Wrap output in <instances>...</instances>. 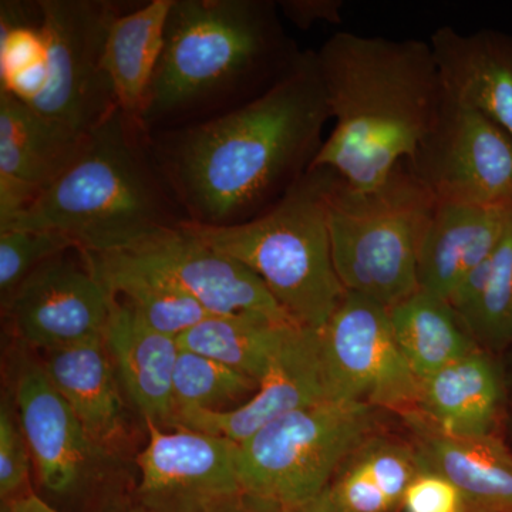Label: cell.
<instances>
[{"mask_svg":"<svg viewBox=\"0 0 512 512\" xmlns=\"http://www.w3.org/2000/svg\"><path fill=\"white\" fill-rule=\"evenodd\" d=\"M332 120L316 52L242 106L150 134L154 160L187 221L225 227L268 210L311 168Z\"/></svg>","mask_w":512,"mask_h":512,"instance_id":"1","label":"cell"},{"mask_svg":"<svg viewBox=\"0 0 512 512\" xmlns=\"http://www.w3.org/2000/svg\"><path fill=\"white\" fill-rule=\"evenodd\" d=\"M332 133L312 167H328L353 190L382 184L412 158L444 101L429 42L340 30L316 52Z\"/></svg>","mask_w":512,"mask_h":512,"instance_id":"2","label":"cell"},{"mask_svg":"<svg viewBox=\"0 0 512 512\" xmlns=\"http://www.w3.org/2000/svg\"><path fill=\"white\" fill-rule=\"evenodd\" d=\"M269 0H174L140 121L147 133L212 119L264 93L301 55Z\"/></svg>","mask_w":512,"mask_h":512,"instance_id":"3","label":"cell"},{"mask_svg":"<svg viewBox=\"0 0 512 512\" xmlns=\"http://www.w3.org/2000/svg\"><path fill=\"white\" fill-rule=\"evenodd\" d=\"M185 221L158 170L150 134L116 106L55 183L0 231L55 232L80 251L111 254Z\"/></svg>","mask_w":512,"mask_h":512,"instance_id":"4","label":"cell"},{"mask_svg":"<svg viewBox=\"0 0 512 512\" xmlns=\"http://www.w3.org/2000/svg\"><path fill=\"white\" fill-rule=\"evenodd\" d=\"M338 178L328 167H312L252 220L225 227L184 225L251 269L301 328L320 332L346 293L329 231L330 195Z\"/></svg>","mask_w":512,"mask_h":512,"instance_id":"5","label":"cell"},{"mask_svg":"<svg viewBox=\"0 0 512 512\" xmlns=\"http://www.w3.org/2000/svg\"><path fill=\"white\" fill-rule=\"evenodd\" d=\"M436 204L404 161L370 190H353L339 177L330 195L329 231L346 291L387 309L419 291L417 259Z\"/></svg>","mask_w":512,"mask_h":512,"instance_id":"6","label":"cell"},{"mask_svg":"<svg viewBox=\"0 0 512 512\" xmlns=\"http://www.w3.org/2000/svg\"><path fill=\"white\" fill-rule=\"evenodd\" d=\"M375 426L376 407L353 400L286 414L238 444L239 484L291 510L322 493Z\"/></svg>","mask_w":512,"mask_h":512,"instance_id":"7","label":"cell"},{"mask_svg":"<svg viewBox=\"0 0 512 512\" xmlns=\"http://www.w3.org/2000/svg\"><path fill=\"white\" fill-rule=\"evenodd\" d=\"M47 45V82L33 110L79 133H90L117 106L104 70L113 19L126 10L107 0H40Z\"/></svg>","mask_w":512,"mask_h":512,"instance_id":"8","label":"cell"},{"mask_svg":"<svg viewBox=\"0 0 512 512\" xmlns=\"http://www.w3.org/2000/svg\"><path fill=\"white\" fill-rule=\"evenodd\" d=\"M319 335L336 400L404 413L417 409L420 380L397 345L386 306L346 291Z\"/></svg>","mask_w":512,"mask_h":512,"instance_id":"9","label":"cell"},{"mask_svg":"<svg viewBox=\"0 0 512 512\" xmlns=\"http://www.w3.org/2000/svg\"><path fill=\"white\" fill-rule=\"evenodd\" d=\"M437 201L512 204V136L444 96L436 123L404 161Z\"/></svg>","mask_w":512,"mask_h":512,"instance_id":"10","label":"cell"},{"mask_svg":"<svg viewBox=\"0 0 512 512\" xmlns=\"http://www.w3.org/2000/svg\"><path fill=\"white\" fill-rule=\"evenodd\" d=\"M109 255L180 286L212 316L258 315L299 326L251 269L205 244L184 222L137 247Z\"/></svg>","mask_w":512,"mask_h":512,"instance_id":"11","label":"cell"},{"mask_svg":"<svg viewBox=\"0 0 512 512\" xmlns=\"http://www.w3.org/2000/svg\"><path fill=\"white\" fill-rule=\"evenodd\" d=\"M74 249L45 262L2 303L16 335L30 348L52 352L106 332L110 295L82 251L77 259L70 256Z\"/></svg>","mask_w":512,"mask_h":512,"instance_id":"12","label":"cell"},{"mask_svg":"<svg viewBox=\"0 0 512 512\" xmlns=\"http://www.w3.org/2000/svg\"><path fill=\"white\" fill-rule=\"evenodd\" d=\"M138 454L141 503L150 512H201L210 501L241 491L234 441L146 423Z\"/></svg>","mask_w":512,"mask_h":512,"instance_id":"13","label":"cell"},{"mask_svg":"<svg viewBox=\"0 0 512 512\" xmlns=\"http://www.w3.org/2000/svg\"><path fill=\"white\" fill-rule=\"evenodd\" d=\"M330 400L336 399L319 332L295 328L248 402L227 412L177 410L170 430L198 431L239 444L279 417Z\"/></svg>","mask_w":512,"mask_h":512,"instance_id":"14","label":"cell"},{"mask_svg":"<svg viewBox=\"0 0 512 512\" xmlns=\"http://www.w3.org/2000/svg\"><path fill=\"white\" fill-rule=\"evenodd\" d=\"M13 402L37 478L47 493L76 494L99 470L100 461L114 458L90 439L40 363L25 362L19 367Z\"/></svg>","mask_w":512,"mask_h":512,"instance_id":"15","label":"cell"},{"mask_svg":"<svg viewBox=\"0 0 512 512\" xmlns=\"http://www.w3.org/2000/svg\"><path fill=\"white\" fill-rule=\"evenodd\" d=\"M87 134L0 93V225L55 183L82 150Z\"/></svg>","mask_w":512,"mask_h":512,"instance_id":"16","label":"cell"},{"mask_svg":"<svg viewBox=\"0 0 512 512\" xmlns=\"http://www.w3.org/2000/svg\"><path fill=\"white\" fill-rule=\"evenodd\" d=\"M511 215L512 204L437 201L417 259L419 291L447 302L460 282L493 254Z\"/></svg>","mask_w":512,"mask_h":512,"instance_id":"17","label":"cell"},{"mask_svg":"<svg viewBox=\"0 0 512 512\" xmlns=\"http://www.w3.org/2000/svg\"><path fill=\"white\" fill-rule=\"evenodd\" d=\"M429 43L444 96L480 111L512 136V37L443 26Z\"/></svg>","mask_w":512,"mask_h":512,"instance_id":"18","label":"cell"},{"mask_svg":"<svg viewBox=\"0 0 512 512\" xmlns=\"http://www.w3.org/2000/svg\"><path fill=\"white\" fill-rule=\"evenodd\" d=\"M40 365L96 446L119 456L128 441L126 404L104 336L46 352Z\"/></svg>","mask_w":512,"mask_h":512,"instance_id":"19","label":"cell"},{"mask_svg":"<svg viewBox=\"0 0 512 512\" xmlns=\"http://www.w3.org/2000/svg\"><path fill=\"white\" fill-rule=\"evenodd\" d=\"M406 419L420 470L447 478L468 512H512V453L503 441L447 436L417 412L406 413Z\"/></svg>","mask_w":512,"mask_h":512,"instance_id":"20","label":"cell"},{"mask_svg":"<svg viewBox=\"0 0 512 512\" xmlns=\"http://www.w3.org/2000/svg\"><path fill=\"white\" fill-rule=\"evenodd\" d=\"M110 299L104 340L121 386L144 423L170 430L175 414L174 372L181 350L178 340L148 328L130 309Z\"/></svg>","mask_w":512,"mask_h":512,"instance_id":"21","label":"cell"},{"mask_svg":"<svg viewBox=\"0 0 512 512\" xmlns=\"http://www.w3.org/2000/svg\"><path fill=\"white\" fill-rule=\"evenodd\" d=\"M503 400L500 369L478 349L420 382L414 412L447 436L477 439L493 436Z\"/></svg>","mask_w":512,"mask_h":512,"instance_id":"22","label":"cell"},{"mask_svg":"<svg viewBox=\"0 0 512 512\" xmlns=\"http://www.w3.org/2000/svg\"><path fill=\"white\" fill-rule=\"evenodd\" d=\"M173 3L151 0L136 9L123 10L107 32L104 70L117 106L140 124L148 87L163 53L165 26Z\"/></svg>","mask_w":512,"mask_h":512,"instance_id":"23","label":"cell"},{"mask_svg":"<svg viewBox=\"0 0 512 512\" xmlns=\"http://www.w3.org/2000/svg\"><path fill=\"white\" fill-rule=\"evenodd\" d=\"M82 254L111 298L130 309L148 328L178 339L212 316L197 299L161 276L114 255Z\"/></svg>","mask_w":512,"mask_h":512,"instance_id":"24","label":"cell"},{"mask_svg":"<svg viewBox=\"0 0 512 512\" xmlns=\"http://www.w3.org/2000/svg\"><path fill=\"white\" fill-rule=\"evenodd\" d=\"M397 345L420 382L481 346L448 302L417 291L389 309Z\"/></svg>","mask_w":512,"mask_h":512,"instance_id":"25","label":"cell"},{"mask_svg":"<svg viewBox=\"0 0 512 512\" xmlns=\"http://www.w3.org/2000/svg\"><path fill=\"white\" fill-rule=\"evenodd\" d=\"M296 325L264 316H211L178 336L181 349L200 353L261 383Z\"/></svg>","mask_w":512,"mask_h":512,"instance_id":"26","label":"cell"},{"mask_svg":"<svg viewBox=\"0 0 512 512\" xmlns=\"http://www.w3.org/2000/svg\"><path fill=\"white\" fill-rule=\"evenodd\" d=\"M478 345L503 350L512 343V215L493 254L460 282L448 299Z\"/></svg>","mask_w":512,"mask_h":512,"instance_id":"27","label":"cell"},{"mask_svg":"<svg viewBox=\"0 0 512 512\" xmlns=\"http://www.w3.org/2000/svg\"><path fill=\"white\" fill-rule=\"evenodd\" d=\"M47 82L39 3H0V93L32 106Z\"/></svg>","mask_w":512,"mask_h":512,"instance_id":"28","label":"cell"},{"mask_svg":"<svg viewBox=\"0 0 512 512\" xmlns=\"http://www.w3.org/2000/svg\"><path fill=\"white\" fill-rule=\"evenodd\" d=\"M181 349V348H180ZM259 382L191 350H180L174 372L175 412L181 409L227 412L248 402Z\"/></svg>","mask_w":512,"mask_h":512,"instance_id":"29","label":"cell"},{"mask_svg":"<svg viewBox=\"0 0 512 512\" xmlns=\"http://www.w3.org/2000/svg\"><path fill=\"white\" fill-rule=\"evenodd\" d=\"M76 248L70 239L49 231H0V295L2 303L45 262Z\"/></svg>","mask_w":512,"mask_h":512,"instance_id":"30","label":"cell"},{"mask_svg":"<svg viewBox=\"0 0 512 512\" xmlns=\"http://www.w3.org/2000/svg\"><path fill=\"white\" fill-rule=\"evenodd\" d=\"M350 458L375 481L394 508L402 505L407 488L420 473L414 448L397 441L370 437Z\"/></svg>","mask_w":512,"mask_h":512,"instance_id":"31","label":"cell"},{"mask_svg":"<svg viewBox=\"0 0 512 512\" xmlns=\"http://www.w3.org/2000/svg\"><path fill=\"white\" fill-rule=\"evenodd\" d=\"M13 397L3 396L0 406V497L18 500L29 480L30 458Z\"/></svg>","mask_w":512,"mask_h":512,"instance_id":"32","label":"cell"},{"mask_svg":"<svg viewBox=\"0 0 512 512\" xmlns=\"http://www.w3.org/2000/svg\"><path fill=\"white\" fill-rule=\"evenodd\" d=\"M333 498L343 512H393L396 508L387 500L375 481L367 476L352 458L330 483Z\"/></svg>","mask_w":512,"mask_h":512,"instance_id":"33","label":"cell"},{"mask_svg":"<svg viewBox=\"0 0 512 512\" xmlns=\"http://www.w3.org/2000/svg\"><path fill=\"white\" fill-rule=\"evenodd\" d=\"M402 505L407 512H461L466 508L463 495L447 478L424 470L407 488Z\"/></svg>","mask_w":512,"mask_h":512,"instance_id":"34","label":"cell"},{"mask_svg":"<svg viewBox=\"0 0 512 512\" xmlns=\"http://www.w3.org/2000/svg\"><path fill=\"white\" fill-rule=\"evenodd\" d=\"M284 16L301 29L311 28L313 23L342 22L343 2L340 0H285L278 3Z\"/></svg>","mask_w":512,"mask_h":512,"instance_id":"35","label":"cell"},{"mask_svg":"<svg viewBox=\"0 0 512 512\" xmlns=\"http://www.w3.org/2000/svg\"><path fill=\"white\" fill-rule=\"evenodd\" d=\"M201 512H285L281 505L241 490L210 501Z\"/></svg>","mask_w":512,"mask_h":512,"instance_id":"36","label":"cell"},{"mask_svg":"<svg viewBox=\"0 0 512 512\" xmlns=\"http://www.w3.org/2000/svg\"><path fill=\"white\" fill-rule=\"evenodd\" d=\"M285 512H343L340 510L339 505L336 504L333 498L330 485L325 488L319 495H316L312 500L306 501L301 505L286 510Z\"/></svg>","mask_w":512,"mask_h":512,"instance_id":"37","label":"cell"},{"mask_svg":"<svg viewBox=\"0 0 512 512\" xmlns=\"http://www.w3.org/2000/svg\"><path fill=\"white\" fill-rule=\"evenodd\" d=\"M9 512H56V510L36 494H26L9 504Z\"/></svg>","mask_w":512,"mask_h":512,"instance_id":"38","label":"cell"},{"mask_svg":"<svg viewBox=\"0 0 512 512\" xmlns=\"http://www.w3.org/2000/svg\"><path fill=\"white\" fill-rule=\"evenodd\" d=\"M56 512H59V511L56 510Z\"/></svg>","mask_w":512,"mask_h":512,"instance_id":"39","label":"cell"}]
</instances>
